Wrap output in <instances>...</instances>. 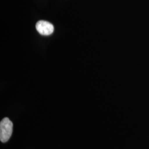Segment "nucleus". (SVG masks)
<instances>
[{
	"label": "nucleus",
	"instance_id": "nucleus-1",
	"mask_svg": "<svg viewBox=\"0 0 149 149\" xmlns=\"http://www.w3.org/2000/svg\"><path fill=\"white\" fill-rule=\"evenodd\" d=\"M13 123L8 118H3L0 123V140L6 143L11 138Z\"/></svg>",
	"mask_w": 149,
	"mask_h": 149
},
{
	"label": "nucleus",
	"instance_id": "nucleus-2",
	"mask_svg": "<svg viewBox=\"0 0 149 149\" xmlns=\"http://www.w3.org/2000/svg\"><path fill=\"white\" fill-rule=\"evenodd\" d=\"M36 29L38 32L43 36H49L54 32L53 25L45 21H39L36 24Z\"/></svg>",
	"mask_w": 149,
	"mask_h": 149
}]
</instances>
